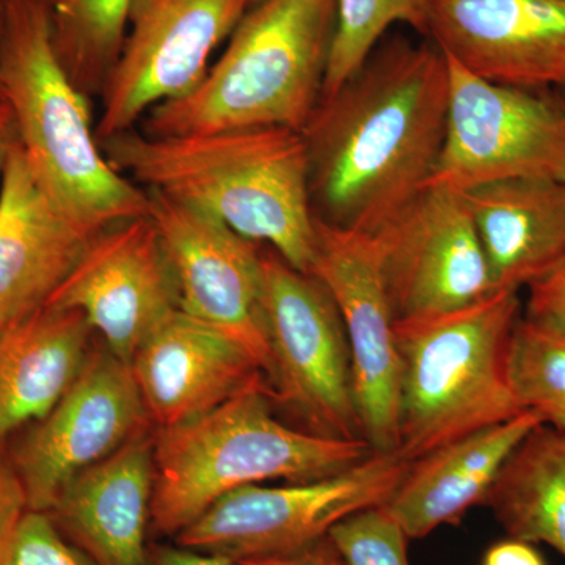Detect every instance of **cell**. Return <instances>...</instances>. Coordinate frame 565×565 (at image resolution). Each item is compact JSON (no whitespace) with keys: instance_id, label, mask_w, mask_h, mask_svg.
<instances>
[{"instance_id":"obj_1","label":"cell","mask_w":565,"mask_h":565,"mask_svg":"<svg viewBox=\"0 0 565 565\" xmlns=\"http://www.w3.org/2000/svg\"><path fill=\"white\" fill-rule=\"evenodd\" d=\"M449 71L435 44L381 41L302 131L315 217L374 234L433 181Z\"/></svg>"},{"instance_id":"obj_2","label":"cell","mask_w":565,"mask_h":565,"mask_svg":"<svg viewBox=\"0 0 565 565\" xmlns=\"http://www.w3.org/2000/svg\"><path fill=\"white\" fill-rule=\"evenodd\" d=\"M117 172L145 191L210 214L313 273L316 217L303 134L280 126L151 137L126 131L103 141Z\"/></svg>"},{"instance_id":"obj_3","label":"cell","mask_w":565,"mask_h":565,"mask_svg":"<svg viewBox=\"0 0 565 565\" xmlns=\"http://www.w3.org/2000/svg\"><path fill=\"white\" fill-rule=\"evenodd\" d=\"M0 90L36 180L85 232L150 215L145 189L102 150L88 98L63 68L44 0H2Z\"/></svg>"},{"instance_id":"obj_4","label":"cell","mask_w":565,"mask_h":565,"mask_svg":"<svg viewBox=\"0 0 565 565\" xmlns=\"http://www.w3.org/2000/svg\"><path fill=\"white\" fill-rule=\"evenodd\" d=\"M337 0H262L204 79L145 118L151 137L280 126L302 132L321 102Z\"/></svg>"},{"instance_id":"obj_5","label":"cell","mask_w":565,"mask_h":565,"mask_svg":"<svg viewBox=\"0 0 565 565\" xmlns=\"http://www.w3.org/2000/svg\"><path fill=\"white\" fill-rule=\"evenodd\" d=\"M373 452L366 440L286 426L274 416L269 386H250L206 414L154 429L151 531L174 539L241 487L329 478Z\"/></svg>"},{"instance_id":"obj_6","label":"cell","mask_w":565,"mask_h":565,"mask_svg":"<svg viewBox=\"0 0 565 565\" xmlns=\"http://www.w3.org/2000/svg\"><path fill=\"white\" fill-rule=\"evenodd\" d=\"M523 307L516 291L394 322L399 359L397 449L408 462L523 414L508 373Z\"/></svg>"},{"instance_id":"obj_7","label":"cell","mask_w":565,"mask_h":565,"mask_svg":"<svg viewBox=\"0 0 565 565\" xmlns=\"http://www.w3.org/2000/svg\"><path fill=\"white\" fill-rule=\"evenodd\" d=\"M262 307L270 401L292 412L308 433L364 440L351 348L329 289L264 245Z\"/></svg>"},{"instance_id":"obj_8","label":"cell","mask_w":565,"mask_h":565,"mask_svg":"<svg viewBox=\"0 0 565 565\" xmlns=\"http://www.w3.org/2000/svg\"><path fill=\"white\" fill-rule=\"evenodd\" d=\"M397 451L373 452L341 473L223 494L174 544L237 561L291 555L322 541L345 516L384 505L411 468Z\"/></svg>"},{"instance_id":"obj_9","label":"cell","mask_w":565,"mask_h":565,"mask_svg":"<svg viewBox=\"0 0 565 565\" xmlns=\"http://www.w3.org/2000/svg\"><path fill=\"white\" fill-rule=\"evenodd\" d=\"M444 150L430 184L468 192L515 178L565 181V98L497 84L446 57Z\"/></svg>"},{"instance_id":"obj_10","label":"cell","mask_w":565,"mask_h":565,"mask_svg":"<svg viewBox=\"0 0 565 565\" xmlns=\"http://www.w3.org/2000/svg\"><path fill=\"white\" fill-rule=\"evenodd\" d=\"M248 9V0H132L120 55L99 95V143L192 92Z\"/></svg>"},{"instance_id":"obj_11","label":"cell","mask_w":565,"mask_h":565,"mask_svg":"<svg viewBox=\"0 0 565 565\" xmlns=\"http://www.w3.org/2000/svg\"><path fill=\"white\" fill-rule=\"evenodd\" d=\"M371 236L396 322L460 310L494 292L465 192L429 184Z\"/></svg>"},{"instance_id":"obj_12","label":"cell","mask_w":565,"mask_h":565,"mask_svg":"<svg viewBox=\"0 0 565 565\" xmlns=\"http://www.w3.org/2000/svg\"><path fill=\"white\" fill-rule=\"evenodd\" d=\"M131 366L92 351L74 384L18 444L13 465L31 511L47 512L77 475L151 429Z\"/></svg>"},{"instance_id":"obj_13","label":"cell","mask_w":565,"mask_h":565,"mask_svg":"<svg viewBox=\"0 0 565 565\" xmlns=\"http://www.w3.org/2000/svg\"><path fill=\"white\" fill-rule=\"evenodd\" d=\"M177 282L178 307L195 321L232 338L269 375L264 329L263 244L233 232L210 214L147 191Z\"/></svg>"},{"instance_id":"obj_14","label":"cell","mask_w":565,"mask_h":565,"mask_svg":"<svg viewBox=\"0 0 565 565\" xmlns=\"http://www.w3.org/2000/svg\"><path fill=\"white\" fill-rule=\"evenodd\" d=\"M44 307L76 310L117 359L134 353L178 307L177 282L150 215L103 230Z\"/></svg>"},{"instance_id":"obj_15","label":"cell","mask_w":565,"mask_h":565,"mask_svg":"<svg viewBox=\"0 0 565 565\" xmlns=\"http://www.w3.org/2000/svg\"><path fill=\"white\" fill-rule=\"evenodd\" d=\"M316 278L332 294L351 348L363 437L375 452L397 449L399 359L394 315L371 234L316 218Z\"/></svg>"},{"instance_id":"obj_16","label":"cell","mask_w":565,"mask_h":565,"mask_svg":"<svg viewBox=\"0 0 565 565\" xmlns=\"http://www.w3.org/2000/svg\"><path fill=\"white\" fill-rule=\"evenodd\" d=\"M427 36L487 81L565 88V0H429Z\"/></svg>"},{"instance_id":"obj_17","label":"cell","mask_w":565,"mask_h":565,"mask_svg":"<svg viewBox=\"0 0 565 565\" xmlns=\"http://www.w3.org/2000/svg\"><path fill=\"white\" fill-rule=\"evenodd\" d=\"M129 366L156 429L206 414L250 386L267 385L247 349L181 310L148 334Z\"/></svg>"},{"instance_id":"obj_18","label":"cell","mask_w":565,"mask_h":565,"mask_svg":"<svg viewBox=\"0 0 565 565\" xmlns=\"http://www.w3.org/2000/svg\"><path fill=\"white\" fill-rule=\"evenodd\" d=\"M95 236L44 191L18 141L0 180V315L9 326L50 302Z\"/></svg>"},{"instance_id":"obj_19","label":"cell","mask_w":565,"mask_h":565,"mask_svg":"<svg viewBox=\"0 0 565 565\" xmlns=\"http://www.w3.org/2000/svg\"><path fill=\"white\" fill-rule=\"evenodd\" d=\"M154 433L145 430L77 475L46 512L96 565H150Z\"/></svg>"},{"instance_id":"obj_20","label":"cell","mask_w":565,"mask_h":565,"mask_svg":"<svg viewBox=\"0 0 565 565\" xmlns=\"http://www.w3.org/2000/svg\"><path fill=\"white\" fill-rule=\"evenodd\" d=\"M541 424V416L526 411L415 460L386 511L411 541L460 525L471 509L486 503L505 460Z\"/></svg>"},{"instance_id":"obj_21","label":"cell","mask_w":565,"mask_h":565,"mask_svg":"<svg viewBox=\"0 0 565 565\" xmlns=\"http://www.w3.org/2000/svg\"><path fill=\"white\" fill-rule=\"evenodd\" d=\"M494 291H516L565 259V181L515 178L465 192Z\"/></svg>"},{"instance_id":"obj_22","label":"cell","mask_w":565,"mask_h":565,"mask_svg":"<svg viewBox=\"0 0 565 565\" xmlns=\"http://www.w3.org/2000/svg\"><path fill=\"white\" fill-rule=\"evenodd\" d=\"M93 329L76 310L43 307L0 334V445L40 422L74 384L90 355Z\"/></svg>"},{"instance_id":"obj_23","label":"cell","mask_w":565,"mask_h":565,"mask_svg":"<svg viewBox=\"0 0 565 565\" xmlns=\"http://www.w3.org/2000/svg\"><path fill=\"white\" fill-rule=\"evenodd\" d=\"M484 505L508 537L565 557V433L535 427L505 460Z\"/></svg>"},{"instance_id":"obj_24","label":"cell","mask_w":565,"mask_h":565,"mask_svg":"<svg viewBox=\"0 0 565 565\" xmlns=\"http://www.w3.org/2000/svg\"><path fill=\"white\" fill-rule=\"evenodd\" d=\"M63 68L87 98L102 95L120 55L132 0H44Z\"/></svg>"},{"instance_id":"obj_25","label":"cell","mask_w":565,"mask_h":565,"mask_svg":"<svg viewBox=\"0 0 565 565\" xmlns=\"http://www.w3.org/2000/svg\"><path fill=\"white\" fill-rule=\"evenodd\" d=\"M508 373L520 407L565 433V334L522 315L509 343Z\"/></svg>"},{"instance_id":"obj_26","label":"cell","mask_w":565,"mask_h":565,"mask_svg":"<svg viewBox=\"0 0 565 565\" xmlns=\"http://www.w3.org/2000/svg\"><path fill=\"white\" fill-rule=\"evenodd\" d=\"M429 0H337V28L322 99L355 73L394 24L427 35Z\"/></svg>"},{"instance_id":"obj_27","label":"cell","mask_w":565,"mask_h":565,"mask_svg":"<svg viewBox=\"0 0 565 565\" xmlns=\"http://www.w3.org/2000/svg\"><path fill=\"white\" fill-rule=\"evenodd\" d=\"M345 565H411L407 537L385 505L345 516L329 533Z\"/></svg>"},{"instance_id":"obj_28","label":"cell","mask_w":565,"mask_h":565,"mask_svg":"<svg viewBox=\"0 0 565 565\" xmlns=\"http://www.w3.org/2000/svg\"><path fill=\"white\" fill-rule=\"evenodd\" d=\"M0 565H96L54 525L46 512L28 511L0 552Z\"/></svg>"},{"instance_id":"obj_29","label":"cell","mask_w":565,"mask_h":565,"mask_svg":"<svg viewBox=\"0 0 565 565\" xmlns=\"http://www.w3.org/2000/svg\"><path fill=\"white\" fill-rule=\"evenodd\" d=\"M527 288L530 296L523 316L565 334V259Z\"/></svg>"},{"instance_id":"obj_30","label":"cell","mask_w":565,"mask_h":565,"mask_svg":"<svg viewBox=\"0 0 565 565\" xmlns=\"http://www.w3.org/2000/svg\"><path fill=\"white\" fill-rule=\"evenodd\" d=\"M28 511V498L17 471L0 455V552L18 520Z\"/></svg>"},{"instance_id":"obj_31","label":"cell","mask_w":565,"mask_h":565,"mask_svg":"<svg viewBox=\"0 0 565 565\" xmlns=\"http://www.w3.org/2000/svg\"><path fill=\"white\" fill-rule=\"evenodd\" d=\"M233 565H345L329 535L316 544L291 553V555L262 557V559L237 561Z\"/></svg>"},{"instance_id":"obj_32","label":"cell","mask_w":565,"mask_h":565,"mask_svg":"<svg viewBox=\"0 0 565 565\" xmlns=\"http://www.w3.org/2000/svg\"><path fill=\"white\" fill-rule=\"evenodd\" d=\"M482 565H546L544 557L530 542L508 541L498 542L487 550Z\"/></svg>"},{"instance_id":"obj_33","label":"cell","mask_w":565,"mask_h":565,"mask_svg":"<svg viewBox=\"0 0 565 565\" xmlns=\"http://www.w3.org/2000/svg\"><path fill=\"white\" fill-rule=\"evenodd\" d=\"M150 565H233L225 557L204 555L174 545H150Z\"/></svg>"},{"instance_id":"obj_34","label":"cell","mask_w":565,"mask_h":565,"mask_svg":"<svg viewBox=\"0 0 565 565\" xmlns=\"http://www.w3.org/2000/svg\"><path fill=\"white\" fill-rule=\"evenodd\" d=\"M18 145L17 125H14L13 114H11L9 104L0 102V180H2L3 170L9 162L11 151Z\"/></svg>"},{"instance_id":"obj_35","label":"cell","mask_w":565,"mask_h":565,"mask_svg":"<svg viewBox=\"0 0 565 565\" xmlns=\"http://www.w3.org/2000/svg\"><path fill=\"white\" fill-rule=\"evenodd\" d=\"M9 327V322L6 321V318H3L2 315H0V334H2L3 330Z\"/></svg>"},{"instance_id":"obj_36","label":"cell","mask_w":565,"mask_h":565,"mask_svg":"<svg viewBox=\"0 0 565 565\" xmlns=\"http://www.w3.org/2000/svg\"><path fill=\"white\" fill-rule=\"evenodd\" d=\"M0 32H2V0H0ZM0 102H2V90H0Z\"/></svg>"},{"instance_id":"obj_37","label":"cell","mask_w":565,"mask_h":565,"mask_svg":"<svg viewBox=\"0 0 565 565\" xmlns=\"http://www.w3.org/2000/svg\"><path fill=\"white\" fill-rule=\"evenodd\" d=\"M262 2V0H248V3H250V7L256 6V3Z\"/></svg>"}]
</instances>
